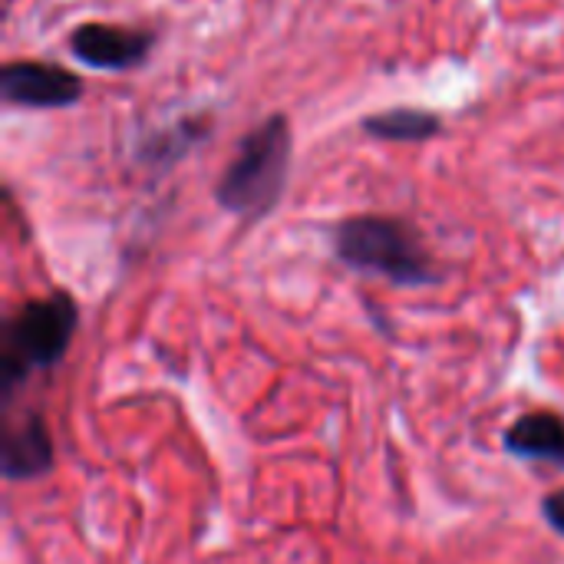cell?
<instances>
[{
	"instance_id": "ba28073f",
	"label": "cell",
	"mask_w": 564,
	"mask_h": 564,
	"mask_svg": "<svg viewBox=\"0 0 564 564\" xmlns=\"http://www.w3.org/2000/svg\"><path fill=\"white\" fill-rule=\"evenodd\" d=\"M205 135H208V119L205 116H188V119H178L172 126H162V129L149 132L139 142L135 155L149 169H169V165L182 162Z\"/></svg>"
},
{
	"instance_id": "52a82bcc",
	"label": "cell",
	"mask_w": 564,
	"mask_h": 564,
	"mask_svg": "<svg viewBox=\"0 0 564 564\" xmlns=\"http://www.w3.org/2000/svg\"><path fill=\"white\" fill-rule=\"evenodd\" d=\"M509 453L522 459L562 463L564 466V420L555 413H529L506 433Z\"/></svg>"
},
{
	"instance_id": "9c48e42d",
	"label": "cell",
	"mask_w": 564,
	"mask_h": 564,
	"mask_svg": "<svg viewBox=\"0 0 564 564\" xmlns=\"http://www.w3.org/2000/svg\"><path fill=\"white\" fill-rule=\"evenodd\" d=\"M364 132L383 142H426L443 132V119L430 109L397 106L364 119Z\"/></svg>"
},
{
	"instance_id": "5b68a950",
	"label": "cell",
	"mask_w": 564,
	"mask_h": 564,
	"mask_svg": "<svg viewBox=\"0 0 564 564\" xmlns=\"http://www.w3.org/2000/svg\"><path fill=\"white\" fill-rule=\"evenodd\" d=\"M155 46L152 30L116 26V23H79L69 33V53L99 73H126L149 59Z\"/></svg>"
},
{
	"instance_id": "277c9868",
	"label": "cell",
	"mask_w": 564,
	"mask_h": 564,
	"mask_svg": "<svg viewBox=\"0 0 564 564\" xmlns=\"http://www.w3.org/2000/svg\"><path fill=\"white\" fill-rule=\"evenodd\" d=\"M83 93V79L56 63L13 59L0 69V96L17 109H69Z\"/></svg>"
},
{
	"instance_id": "8992f818",
	"label": "cell",
	"mask_w": 564,
	"mask_h": 564,
	"mask_svg": "<svg viewBox=\"0 0 564 564\" xmlns=\"http://www.w3.org/2000/svg\"><path fill=\"white\" fill-rule=\"evenodd\" d=\"M53 466V443L40 416L23 420L3 440V476L7 479H33Z\"/></svg>"
},
{
	"instance_id": "30bf717a",
	"label": "cell",
	"mask_w": 564,
	"mask_h": 564,
	"mask_svg": "<svg viewBox=\"0 0 564 564\" xmlns=\"http://www.w3.org/2000/svg\"><path fill=\"white\" fill-rule=\"evenodd\" d=\"M542 512H545V519H549V525L558 532V535H564V489H558V492H552L545 502H542Z\"/></svg>"
},
{
	"instance_id": "6da1fadb",
	"label": "cell",
	"mask_w": 564,
	"mask_h": 564,
	"mask_svg": "<svg viewBox=\"0 0 564 564\" xmlns=\"http://www.w3.org/2000/svg\"><path fill=\"white\" fill-rule=\"evenodd\" d=\"M291 122L288 116H268L258 122L235 149L228 169L215 185V198L225 212L238 218L268 215L284 188L291 172Z\"/></svg>"
},
{
	"instance_id": "7a4b0ae2",
	"label": "cell",
	"mask_w": 564,
	"mask_h": 564,
	"mask_svg": "<svg viewBox=\"0 0 564 564\" xmlns=\"http://www.w3.org/2000/svg\"><path fill=\"white\" fill-rule=\"evenodd\" d=\"M334 251L344 264L370 274H383L397 284H430L436 281L433 258L420 245L416 231L400 218L383 215H357L337 225Z\"/></svg>"
},
{
	"instance_id": "3957f363",
	"label": "cell",
	"mask_w": 564,
	"mask_h": 564,
	"mask_svg": "<svg viewBox=\"0 0 564 564\" xmlns=\"http://www.w3.org/2000/svg\"><path fill=\"white\" fill-rule=\"evenodd\" d=\"M79 311L69 294H50L30 301L17 311L7 324L3 347H0V377L7 387L26 380L30 370L53 367L76 334Z\"/></svg>"
}]
</instances>
